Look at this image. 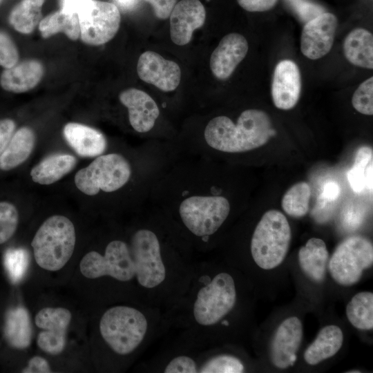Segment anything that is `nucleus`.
Returning a JSON list of instances; mask_svg holds the SVG:
<instances>
[{
    "instance_id": "45",
    "label": "nucleus",
    "mask_w": 373,
    "mask_h": 373,
    "mask_svg": "<svg viewBox=\"0 0 373 373\" xmlns=\"http://www.w3.org/2000/svg\"><path fill=\"white\" fill-rule=\"evenodd\" d=\"M349 372H360V371H350Z\"/></svg>"
},
{
    "instance_id": "40",
    "label": "nucleus",
    "mask_w": 373,
    "mask_h": 373,
    "mask_svg": "<svg viewBox=\"0 0 373 373\" xmlns=\"http://www.w3.org/2000/svg\"><path fill=\"white\" fill-rule=\"evenodd\" d=\"M150 3L155 16L161 19H167L178 0H144Z\"/></svg>"
},
{
    "instance_id": "24",
    "label": "nucleus",
    "mask_w": 373,
    "mask_h": 373,
    "mask_svg": "<svg viewBox=\"0 0 373 373\" xmlns=\"http://www.w3.org/2000/svg\"><path fill=\"white\" fill-rule=\"evenodd\" d=\"M343 52L346 59L353 65L373 68V35L364 28H356L345 37Z\"/></svg>"
},
{
    "instance_id": "25",
    "label": "nucleus",
    "mask_w": 373,
    "mask_h": 373,
    "mask_svg": "<svg viewBox=\"0 0 373 373\" xmlns=\"http://www.w3.org/2000/svg\"><path fill=\"white\" fill-rule=\"evenodd\" d=\"M4 336L13 348L23 350L29 347L32 338V327L26 309L18 306L7 312L4 323Z\"/></svg>"
},
{
    "instance_id": "3",
    "label": "nucleus",
    "mask_w": 373,
    "mask_h": 373,
    "mask_svg": "<svg viewBox=\"0 0 373 373\" xmlns=\"http://www.w3.org/2000/svg\"><path fill=\"white\" fill-rule=\"evenodd\" d=\"M274 133L268 115L250 108L243 111L236 122L227 115L215 116L200 133L185 135L174 142L182 154L213 159L220 154L252 151L265 144Z\"/></svg>"
},
{
    "instance_id": "7",
    "label": "nucleus",
    "mask_w": 373,
    "mask_h": 373,
    "mask_svg": "<svg viewBox=\"0 0 373 373\" xmlns=\"http://www.w3.org/2000/svg\"><path fill=\"white\" fill-rule=\"evenodd\" d=\"M372 263V242L361 236H351L336 248L329 261V271L336 283L350 286L356 283Z\"/></svg>"
},
{
    "instance_id": "35",
    "label": "nucleus",
    "mask_w": 373,
    "mask_h": 373,
    "mask_svg": "<svg viewBox=\"0 0 373 373\" xmlns=\"http://www.w3.org/2000/svg\"><path fill=\"white\" fill-rule=\"evenodd\" d=\"M19 52L11 37L0 31V66L10 68L17 64Z\"/></svg>"
},
{
    "instance_id": "13",
    "label": "nucleus",
    "mask_w": 373,
    "mask_h": 373,
    "mask_svg": "<svg viewBox=\"0 0 373 373\" xmlns=\"http://www.w3.org/2000/svg\"><path fill=\"white\" fill-rule=\"evenodd\" d=\"M137 72L142 81L164 92L175 90L181 78L180 68L177 63L153 51H146L140 56Z\"/></svg>"
},
{
    "instance_id": "20",
    "label": "nucleus",
    "mask_w": 373,
    "mask_h": 373,
    "mask_svg": "<svg viewBox=\"0 0 373 373\" xmlns=\"http://www.w3.org/2000/svg\"><path fill=\"white\" fill-rule=\"evenodd\" d=\"M298 257L300 267L308 278L316 283L324 280L329 254L323 240L317 238L308 240L299 249Z\"/></svg>"
},
{
    "instance_id": "34",
    "label": "nucleus",
    "mask_w": 373,
    "mask_h": 373,
    "mask_svg": "<svg viewBox=\"0 0 373 373\" xmlns=\"http://www.w3.org/2000/svg\"><path fill=\"white\" fill-rule=\"evenodd\" d=\"M352 104L353 107L359 113L373 115V77L362 82L354 91Z\"/></svg>"
},
{
    "instance_id": "43",
    "label": "nucleus",
    "mask_w": 373,
    "mask_h": 373,
    "mask_svg": "<svg viewBox=\"0 0 373 373\" xmlns=\"http://www.w3.org/2000/svg\"><path fill=\"white\" fill-rule=\"evenodd\" d=\"M88 1L89 0H62L61 10L66 12L77 15L79 11Z\"/></svg>"
},
{
    "instance_id": "8",
    "label": "nucleus",
    "mask_w": 373,
    "mask_h": 373,
    "mask_svg": "<svg viewBox=\"0 0 373 373\" xmlns=\"http://www.w3.org/2000/svg\"><path fill=\"white\" fill-rule=\"evenodd\" d=\"M236 290L227 273H220L202 287L193 305V316L201 325H212L223 318L234 307Z\"/></svg>"
},
{
    "instance_id": "21",
    "label": "nucleus",
    "mask_w": 373,
    "mask_h": 373,
    "mask_svg": "<svg viewBox=\"0 0 373 373\" xmlns=\"http://www.w3.org/2000/svg\"><path fill=\"white\" fill-rule=\"evenodd\" d=\"M35 140L34 131L28 126L16 130L8 146L0 155V171L13 170L27 160L35 147Z\"/></svg>"
},
{
    "instance_id": "39",
    "label": "nucleus",
    "mask_w": 373,
    "mask_h": 373,
    "mask_svg": "<svg viewBox=\"0 0 373 373\" xmlns=\"http://www.w3.org/2000/svg\"><path fill=\"white\" fill-rule=\"evenodd\" d=\"M278 0H237L239 6L248 12H265L272 9Z\"/></svg>"
},
{
    "instance_id": "36",
    "label": "nucleus",
    "mask_w": 373,
    "mask_h": 373,
    "mask_svg": "<svg viewBox=\"0 0 373 373\" xmlns=\"http://www.w3.org/2000/svg\"><path fill=\"white\" fill-rule=\"evenodd\" d=\"M288 1L299 16L300 19L305 23H307L319 14L324 12L320 6L307 0Z\"/></svg>"
},
{
    "instance_id": "11",
    "label": "nucleus",
    "mask_w": 373,
    "mask_h": 373,
    "mask_svg": "<svg viewBox=\"0 0 373 373\" xmlns=\"http://www.w3.org/2000/svg\"><path fill=\"white\" fill-rule=\"evenodd\" d=\"M338 26L337 17L323 12L305 23L300 37V50L310 59H318L331 50Z\"/></svg>"
},
{
    "instance_id": "2",
    "label": "nucleus",
    "mask_w": 373,
    "mask_h": 373,
    "mask_svg": "<svg viewBox=\"0 0 373 373\" xmlns=\"http://www.w3.org/2000/svg\"><path fill=\"white\" fill-rule=\"evenodd\" d=\"M149 227L135 229L128 241L111 240L104 255L88 252L79 263L82 275L90 279L109 276L122 282L135 277L146 288L161 284L166 277L161 242L156 231Z\"/></svg>"
},
{
    "instance_id": "1",
    "label": "nucleus",
    "mask_w": 373,
    "mask_h": 373,
    "mask_svg": "<svg viewBox=\"0 0 373 373\" xmlns=\"http://www.w3.org/2000/svg\"><path fill=\"white\" fill-rule=\"evenodd\" d=\"M217 170L213 160L181 154L156 182L148 204L160 215L176 218L191 236L207 242L232 209Z\"/></svg>"
},
{
    "instance_id": "9",
    "label": "nucleus",
    "mask_w": 373,
    "mask_h": 373,
    "mask_svg": "<svg viewBox=\"0 0 373 373\" xmlns=\"http://www.w3.org/2000/svg\"><path fill=\"white\" fill-rule=\"evenodd\" d=\"M80 37L91 46L104 44L112 39L120 24V13L113 3L89 0L79 11Z\"/></svg>"
},
{
    "instance_id": "15",
    "label": "nucleus",
    "mask_w": 373,
    "mask_h": 373,
    "mask_svg": "<svg viewBox=\"0 0 373 373\" xmlns=\"http://www.w3.org/2000/svg\"><path fill=\"white\" fill-rule=\"evenodd\" d=\"M206 10L199 0H181L170 15V36L172 41L184 46L189 43L195 30L205 21Z\"/></svg>"
},
{
    "instance_id": "6",
    "label": "nucleus",
    "mask_w": 373,
    "mask_h": 373,
    "mask_svg": "<svg viewBox=\"0 0 373 373\" xmlns=\"http://www.w3.org/2000/svg\"><path fill=\"white\" fill-rule=\"evenodd\" d=\"M148 328L144 315L128 306H115L107 309L99 322L100 334L117 354L133 352L142 342Z\"/></svg>"
},
{
    "instance_id": "19",
    "label": "nucleus",
    "mask_w": 373,
    "mask_h": 373,
    "mask_svg": "<svg viewBox=\"0 0 373 373\" xmlns=\"http://www.w3.org/2000/svg\"><path fill=\"white\" fill-rule=\"evenodd\" d=\"M43 73L41 62L35 59L26 60L10 68H5L0 76V85L9 92H27L37 85Z\"/></svg>"
},
{
    "instance_id": "46",
    "label": "nucleus",
    "mask_w": 373,
    "mask_h": 373,
    "mask_svg": "<svg viewBox=\"0 0 373 373\" xmlns=\"http://www.w3.org/2000/svg\"><path fill=\"white\" fill-rule=\"evenodd\" d=\"M2 1H3V0H0V4L1 3Z\"/></svg>"
},
{
    "instance_id": "42",
    "label": "nucleus",
    "mask_w": 373,
    "mask_h": 373,
    "mask_svg": "<svg viewBox=\"0 0 373 373\" xmlns=\"http://www.w3.org/2000/svg\"><path fill=\"white\" fill-rule=\"evenodd\" d=\"M340 193V187L334 181L327 182L322 189L320 199L323 201H334L337 199Z\"/></svg>"
},
{
    "instance_id": "37",
    "label": "nucleus",
    "mask_w": 373,
    "mask_h": 373,
    "mask_svg": "<svg viewBox=\"0 0 373 373\" xmlns=\"http://www.w3.org/2000/svg\"><path fill=\"white\" fill-rule=\"evenodd\" d=\"M165 373H195L198 372L195 361L186 356L174 358L164 370Z\"/></svg>"
},
{
    "instance_id": "33",
    "label": "nucleus",
    "mask_w": 373,
    "mask_h": 373,
    "mask_svg": "<svg viewBox=\"0 0 373 373\" xmlns=\"http://www.w3.org/2000/svg\"><path fill=\"white\" fill-rule=\"evenodd\" d=\"M245 370L242 363L229 355H220L207 361L200 369L202 373H241Z\"/></svg>"
},
{
    "instance_id": "18",
    "label": "nucleus",
    "mask_w": 373,
    "mask_h": 373,
    "mask_svg": "<svg viewBox=\"0 0 373 373\" xmlns=\"http://www.w3.org/2000/svg\"><path fill=\"white\" fill-rule=\"evenodd\" d=\"M63 134L68 144L78 155L84 157H95L108 148L107 140L101 131L82 124H66Z\"/></svg>"
},
{
    "instance_id": "44",
    "label": "nucleus",
    "mask_w": 373,
    "mask_h": 373,
    "mask_svg": "<svg viewBox=\"0 0 373 373\" xmlns=\"http://www.w3.org/2000/svg\"><path fill=\"white\" fill-rule=\"evenodd\" d=\"M114 4L124 11L131 10L135 8L139 0H113Z\"/></svg>"
},
{
    "instance_id": "5",
    "label": "nucleus",
    "mask_w": 373,
    "mask_h": 373,
    "mask_svg": "<svg viewBox=\"0 0 373 373\" xmlns=\"http://www.w3.org/2000/svg\"><path fill=\"white\" fill-rule=\"evenodd\" d=\"M291 230L287 218L275 209L265 212L257 224L251 240V254L263 269L280 265L289 250Z\"/></svg>"
},
{
    "instance_id": "16",
    "label": "nucleus",
    "mask_w": 373,
    "mask_h": 373,
    "mask_svg": "<svg viewBox=\"0 0 373 373\" xmlns=\"http://www.w3.org/2000/svg\"><path fill=\"white\" fill-rule=\"evenodd\" d=\"M300 90L301 77L297 64L290 59L280 61L275 68L271 83L275 106L282 110L291 109L298 102Z\"/></svg>"
},
{
    "instance_id": "17",
    "label": "nucleus",
    "mask_w": 373,
    "mask_h": 373,
    "mask_svg": "<svg viewBox=\"0 0 373 373\" xmlns=\"http://www.w3.org/2000/svg\"><path fill=\"white\" fill-rule=\"evenodd\" d=\"M249 49L245 37L238 33L225 35L213 50L210 58V68L218 79H228L244 59Z\"/></svg>"
},
{
    "instance_id": "10",
    "label": "nucleus",
    "mask_w": 373,
    "mask_h": 373,
    "mask_svg": "<svg viewBox=\"0 0 373 373\" xmlns=\"http://www.w3.org/2000/svg\"><path fill=\"white\" fill-rule=\"evenodd\" d=\"M72 318L64 307H45L35 316V323L41 329L38 334V347L50 355L61 354L66 344V332Z\"/></svg>"
},
{
    "instance_id": "28",
    "label": "nucleus",
    "mask_w": 373,
    "mask_h": 373,
    "mask_svg": "<svg viewBox=\"0 0 373 373\" xmlns=\"http://www.w3.org/2000/svg\"><path fill=\"white\" fill-rule=\"evenodd\" d=\"M39 30L44 38L58 33H64L69 39L76 40L80 36V27L77 14L59 10L41 19Z\"/></svg>"
},
{
    "instance_id": "32",
    "label": "nucleus",
    "mask_w": 373,
    "mask_h": 373,
    "mask_svg": "<svg viewBox=\"0 0 373 373\" xmlns=\"http://www.w3.org/2000/svg\"><path fill=\"white\" fill-rule=\"evenodd\" d=\"M19 220V211L11 202L0 200V245L15 233Z\"/></svg>"
},
{
    "instance_id": "26",
    "label": "nucleus",
    "mask_w": 373,
    "mask_h": 373,
    "mask_svg": "<svg viewBox=\"0 0 373 373\" xmlns=\"http://www.w3.org/2000/svg\"><path fill=\"white\" fill-rule=\"evenodd\" d=\"M373 151L369 146H362L356 153L352 167L347 172L352 189L361 193L365 189L372 191Z\"/></svg>"
},
{
    "instance_id": "31",
    "label": "nucleus",
    "mask_w": 373,
    "mask_h": 373,
    "mask_svg": "<svg viewBox=\"0 0 373 373\" xmlns=\"http://www.w3.org/2000/svg\"><path fill=\"white\" fill-rule=\"evenodd\" d=\"M3 264L11 281L18 283L27 271L29 264L28 253L23 248H9L4 253Z\"/></svg>"
},
{
    "instance_id": "30",
    "label": "nucleus",
    "mask_w": 373,
    "mask_h": 373,
    "mask_svg": "<svg viewBox=\"0 0 373 373\" xmlns=\"http://www.w3.org/2000/svg\"><path fill=\"white\" fill-rule=\"evenodd\" d=\"M311 189L305 182L291 186L284 194L281 206L285 212L294 218L305 216L309 207Z\"/></svg>"
},
{
    "instance_id": "41",
    "label": "nucleus",
    "mask_w": 373,
    "mask_h": 373,
    "mask_svg": "<svg viewBox=\"0 0 373 373\" xmlns=\"http://www.w3.org/2000/svg\"><path fill=\"white\" fill-rule=\"evenodd\" d=\"M22 372L25 373H48L52 372L48 361L44 357L35 356L32 357Z\"/></svg>"
},
{
    "instance_id": "29",
    "label": "nucleus",
    "mask_w": 373,
    "mask_h": 373,
    "mask_svg": "<svg viewBox=\"0 0 373 373\" xmlns=\"http://www.w3.org/2000/svg\"><path fill=\"white\" fill-rule=\"evenodd\" d=\"M346 314L356 328L370 330L373 328V294L363 291L356 294L348 303Z\"/></svg>"
},
{
    "instance_id": "27",
    "label": "nucleus",
    "mask_w": 373,
    "mask_h": 373,
    "mask_svg": "<svg viewBox=\"0 0 373 373\" xmlns=\"http://www.w3.org/2000/svg\"><path fill=\"white\" fill-rule=\"evenodd\" d=\"M44 1L22 0L10 12L8 21L10 25L19 32H32L41 20Z\"/></svg>"
},
{
    "instance_id": "14",
    "label": "nucleus",
    "mask_w": 373,
    "mask_h": 373,
    "mask_svg": "<svg viewBox=\"0 0 373 373\" xmlns=\"http://www.w3.org/2000/svg\"><path fill=\"white\" fill-rule=\"evenodd\" d=\"M303 334L302 323L296 316L280 323L271 343L270 358L274 366L286 369L294 364Z\"/></svg>"
},
{
    "instance_id": "22",
    "label": "nucleus",
    "mask_w": 373,
    "mask_h": 373,
    "mask_svg": "<svg viewBox=\"0 0 373 373\" xmlns=\"http://www.w3.org/2000/svg\"><path fill=\"white\" fill-rule=\"evenodd\" d=\"M343 342L341 329L334 325L322 328L314 342L306 349L304 359L314 365L334 356L341 349Z\"/></svg>"
},
{
    "instance_id": "23",
    "label": "nucleus",
    "mask_w": 373,
    "mask_h": 373,
    "mask_svg": "<svg viewBox=\"0 0 373 373\" xmlns=\"http://www.w3.org/2000/svg\"><path fill=\"white\" fill-rule=\"evenodd\" d=\"M76 164L77 159L73 155L64 153L52 154L35 165L30 171V175L36 183L50 184L73 171Z\"/></svg>"
},
{
    "instance_id": "4",
    "label": "nucleus",
    "mask_w": 373,
    "mask_h": 373,
    "mask_svg": "<svg viewBox=\"0 0 373 373\" xmlns=\"http://www.w3.org/2000/svg\"><path fill=\"white\" fill-rule=\"evenodd\" d=\"M75 241V227L70 219L61 215L48 218L31 242L37 264L47 271L60 270L70 259Z\"/></svg>"
},
{
    "instance_id": "38",
    "label": "nucleus",
    "mask_w": 373,
    "mask_h": 373,
    "mask_svg": "<svg viewBox=\"0 0 373 373\" xmlns=\"http://www.w3.org/2000/svg\"><path fill=\"white\" fill-rule=\"evenodd\" d=\"M15 122L10 118L0 119V155L10 142L16 129Z\"/></svg>"
},
{
    "instance_id": "12",
    "label": "nucleus",
    "mask_w": 373,
    "mask_h": 373,
    "mask_svg": "<svg viewBox=\"0 0 373 373\" xmlns=\"http://www.w3.org/2000/svg\"><path fill=\"white\" fill-rule=\"evenodd\" d=\"M120 103L126 108L128 123L137 133L149 135L154 132L160 117V107L146 92L130 88L119 95Z\"/></svg>"
}]
</instances>
